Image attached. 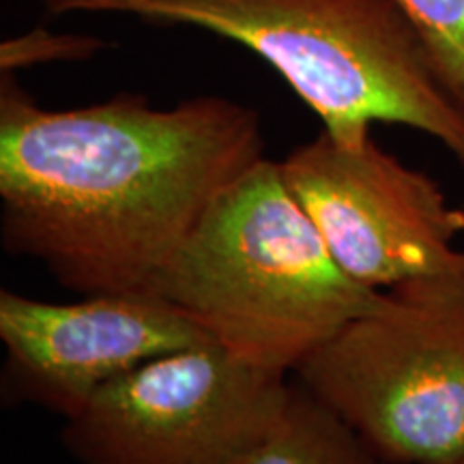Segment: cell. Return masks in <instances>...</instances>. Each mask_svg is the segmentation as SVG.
I'll use <instances>...</instances> for the list:
<instances>
[{
  "label": "cell",
  "mask_w": 464,
  "mask_h": 464,
  "mask_svg": "<svg viewBox=\"0 0 464 464\" xmlns=\"http://www.w3.org/2000/svg\"><path fill=\"white\" fill-rule=\"evenodd\" d=\"M0 340L9 396L63 420L138 365L208 344L194 323L150 290L84 295L73 304L0 290Z\"/></svg>",
  "instance_id": "52a82bcc"
},
{
  "label": "cell",
  "mask_w": 464,
  "mask_h": 464,
  "mask_svg": "<svg viewBox=\"0 0 464 464\" xmlns=\"http://www.w3.org/2000/svg\"><path fill=\"white\" fill-rule=\"evenodd\" d=\"M150 293L232 357L290 376L381 290L340 269L265 158L213 202Z\"/></svg>",
  "instance_id": "3957f363"
},
{
  "label": "cell",
  "mask_w": 464,
  "mask_h": 464,
  "mask_svg": "<svg viewBox=\"0 0 464 464\" xmlns=\"http://www.w3.org/2000/svg\"><path fill=\"white\" fill-rule=\"evenodd\" d=\"M241 464H387L351 423L299 381Z\"/></svg>",
  "instance_id": "ba28073f"
},
{
  "label": "cell",
  "mask_w": 464,
  "mask_h": 464,
  "mask_svg": "<svg viewBox=\"0 0 464 464\" xmlns=\"http://www.w3.org/2000/svg\"><path fill=\"white\" fill-rule=\"evenodd\" d=\"M448 89L464 102V0H393Z\"/></svg>",
  "instance_id": "9c48e42d"
},
{
  "label": "cell",
  "mask_w": 464,
  "mask_h": 464,
  "mask_svg": "<svg viewBox=\"0 0 464 464\" xmlns=\"http://www.w3.org/2000/svg\"><path fill=\"white\" fill-rule=\"evenodd\" d=\"M265 158L258 112L228 97L50 110L0 72V241L80 297L150 290Z\"/></svg>",
  "instance_id": "6da1fadb"
},
{
  "label": "cell",
  "mask_w": 464,
  "mask_h": 464,
  "mask_svg": "<svg viewBox=\"0 0 464 464\" xmlns=\"http://www.w3.org/2000/svg\"><path fill=\"white\" fill-rule=\"evenodd\" d=\"M451 464H464V456L460 458V460H456V462H451Z\"/></svg>",
  "instance_id": "8fae6325"
},
{
  "label": "cell",
  "mask_w": 464,
  "mask_h": 464,
  "mask_svg": "<svg viewBox=\"0 0 464 464\" xmlns=\"http://www.w3.org/2000/svg\"><path fill=\"white\" fill-rule=\"evenodd\" d=\"M387 464L464 456V249L381 290L293 374Z\"/></svg>",
  "instance_id": "277c9868"
},
{
  "label": "cell",
  "mask_w": 464,
  "mask_h": 464,
  "mask_svg": "<svg viewBox=\"0 0 464 464\" xmlns=\"http://www.w3.org/2000/svg\"><path fill=\"white\" fill-rule=\"evenodd\" d=\"M52 15L110 14L194 26L246 45L338 140L402 125L464 168V102L393 0H39Z\"/></svg>",
  "instance_id": "7a4b0ae2"
},
{
  "label": "cell",
  "mask_w": 464,
  "mask_h": 464,
  "mask_svg": "<svg viewBox=\"0 0 464 464\" xmlns=\"http://www.w3.org/2000/svg\"><path fill=\"white\" fill-rule=\"evenodd\" d=\"M280 170L335 263L362 286L392 288L460 252L464 208L372 133L338 140L321 130L290 150Z\"/></svg>",
  "instance_id": "8992f818"
},
{
  "label": "cell",
  "mask_w": 464,
  "mask_h": 464,
  "mask_svg": "<svg viewBox=\"0 0 464 464\" xmlns=\"http://www.w3.org/2000/svg\"><path fill=\"white\" fill-rule=\"evenodd\" d=\"M288 387V376L208 342L110 381L61 439L80 464H241Z\"/></svg>",
  "instance_id": "5b68a950"
},
{
  "label": "cell",
  "mask_w": 464,
  "mask_h": 464,
  "mask_svg": "<svg viewBox=\"0 0 464 464\" xmlns=\"http://www.w3.org/2000/svg\"><path fill=\"white\" fill-rule=\"evenodd\" d=\"M106 48L108 42L92 34L56 33L39 26L7 37L0 44V72L17 73L22 69L50 65V63L89 61Z\"/></svg>",
  "instance_id": "30bf717a"
}]
</instances>
